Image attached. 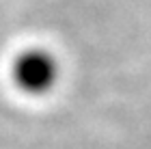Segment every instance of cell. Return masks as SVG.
I'll list each match as a JSON object with an SVG mask.
<instances>
[{
    "label": "cell",
    "mask_w": 151,
    "mask_h": 149,
    "mask_svg": "<svg viewBox=\"0 0 151 149\" xmlns=\"http://www.w3.org/2000/svg\"><path fill=\"white\" fill-rule=\"evenodd\" d=\"M11 78L26 95H47L60 78V63L45 48H26L13 58Z\"/></svg>",
    "instance_id": "1"
}]
</instances>
